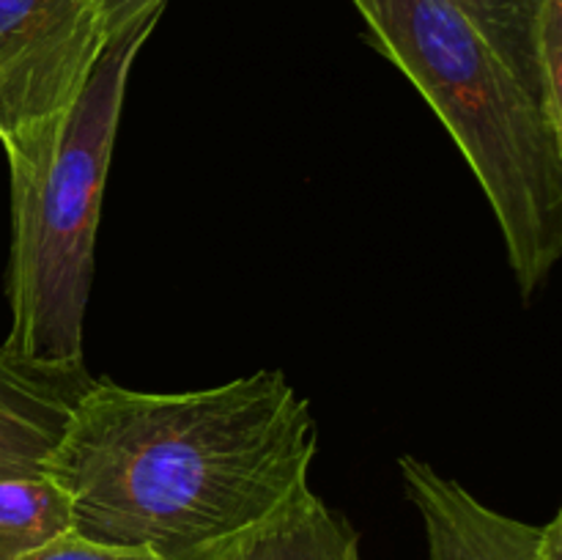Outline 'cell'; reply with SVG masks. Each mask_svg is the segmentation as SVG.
<instances>
[{
    "label": "cell",
    "instance_id": "cell-1",
    "mask_svg": "<svg viewBox=\"0 0 562 560\" xmlns=\"http://www.w3.org/2000/svg\"><path fill=\"white\" fill-rule=\"evenodd\" d=\"M311 404L278 368L203 390L97 379L44 461L71 530L162 560H228L307 486Z\"/></svg>",
    "mask_w": 562,
    "mask_h": 560
},
{
    "label": "cell",
    "instance_id": "cell-2",
    "mask_svg": "<svg viewBox=\"0 0 562 560\" xmlns=\"http://www.w3.org/2000/svg\"><path fill=\"white\" fill-rule=\"evenodd\" d=\"M366 38L442 119L530 300L562 256V135L450 0H376Z\"/></svg>",
    "mask_w": 562,
    "mask_h": 560
},
{
    "label": "cell",
    "instance_id": "cell-3",
    "mask_svg": "<svg viewBox=\"0 0 562 560\" xmlns=\"http://www.w3.org/2000/svg\"><path fill=\"white\" fill-rule=\"evenodd\" d=\"M157 22L110 38L47 152L11 165L5 349L42 362H86L82 333L93 247L126 80Z\"/></svg>",
    "mask_w": 562,
    "mask_h": 560
},
{
    "label": "cell",
    "instance_id": "cell-4",
    "mask_svg": "<svg viewBox=\"0 0 562 560\" xmlns=\"http://www.w3.org/2000/svg\"><path fill=\"white\" fill-rule=\"evenodd\" d=\"M104 44L99 0H0V143L9 165L47 152Z\"/></svg>",
    "mask_w": 562,
    "mask_h": 560
},
{
    "label": "cell",
    "instance_id": "cell-5",
    "mask_svg": "<svg viewBox=\"0 0 562 560\" xmlns=\"http://www.w3.org/2000/svg\"><path fill=\"white\" fill-rule=\"evenodd\" d=\"M398 467L431 560H562L560 514L547 525H530L488 508L417 456H401Z\"/></svg>",
    "mask_w": 562,
    "mask_h": 560
},
{
    "label": "cell",
    "instance_id": "cell-6",
    "mask_svg": "<svg viewBox=\"0 0 562 560\" xmlns=\"http://www.w3.org/2000/svg\"><path fill=\"white\" fill-rule=\"evenodd\" d=\"M91 382L86 362H42L0 346V478L44 475Z\"/></svg>",
    "mask_w": 562,
    "mask_h": 560
},
{
    "label": "cell",
    "instance_id": "cell-7",
    "mask_svg": "<svg viewBox=\"0 0 562 560\" xmlns=\"http://www.w3.org/2000/svg\"><path fill=\"white\" fill-rule=\"evenodd\" d=\"M228 560H360V533L340 511L305 489Z\"/></svg>",
    "mask_w": 562,
    "mask_h": 560
},
{
    "label": "cell",
    "instance_id": "cell-8",
    "mask_svg": "<svg viewBox=\"0 0 562 560\" xmlns=\"http://www.w3.org/2000/svg\"><path fill=\"white\" fill-rule=\"evenodd\" d=\"M71 530V500L53 478H0V560H25Z\"/></svg>",
    "mask_w": 562,
    "mask_h": 560
},
{
    "label": "cell",
    "instance_id": "cell-9",
    "mask_svg": "<svg viewBox=\"0 0 562 560\" xmlns=\"http://www.w3.org/2000/svg\"><path fill=\"white\" fill-rule=\"evenodd\" d=\"M450 3L492 44L494 53L508 64L532 102L541 108L538 38H541L543 11L549 0H450Z\"/></svg>",
    "mask_w": 562,
    "mask_h": 560
},
{
    "label": "cell",
    "instance_id": "cell-10",
    "mask_svg": "<svg viewBox=\"0 0 562 560\" xmlns=\"http://www.w3.org/2000/svg\"><path fill=\"white\" fill-rule=\"evenodd\" d=\"M541 110L554 132L562 135V0H549L538 38Z\"/></svg>",
    "mask_w": 562,
    "mask_h": 560
},
{
    "label": "cell",
    "instance_id": "cell-11",
    "mask_svg": "<svg viewBox=\"0 0 562 560\" xmlns=\"http://www.w3.org/2000/svg\"><path fill=\"white\" fill-rule=\"evenodd\" d=\"M25 560H162L151 549L119 547V544H99L80 533L69 530L55 541L44 544L42 549L27 555Z\"/></svg>",
    "mask_w": 562,
    "mask_h": 560
},
{
    "label": "cell",
    "instance_id": "cell-12",
    "mask_svg": "<svg viewBox=\"0 0 562 560\" xmlns=\"http://www.w3.org/2000/svg\"><path fill=\"white\" fill-rule=\"evenodd\" d=\"M165 3L168 0H99L108 42L135 31V27L148 25V22H159Z\"/></svg>",
    "mask_w": 562,
    "mask_h": 560
},
{
    "label": "cell",
    "instance_id": "cell-13",
    "mask_svg": "<svg viewBox=\"0 0 562 560\" xmlns=\"http://www.w3.org/2000/svg\"><path fill=\"white\" fill-rule=\"evenodd\" d=\"M355 5L362 14V20H368V16L373 14V9H376V0H355Z\"/></svg>",
    "mask_w": 562,
    "mask_h": 560
}]
</instances>
